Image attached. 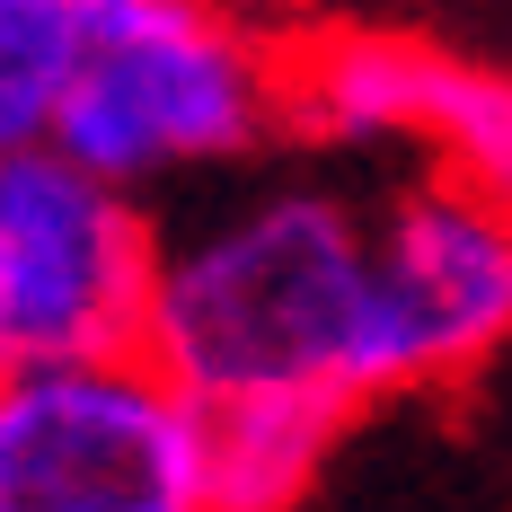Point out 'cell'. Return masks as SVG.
<instances>
[{
    "mask_svg": "<svg viewBox=\"0 0 512 512\" xmlns=\"http://www.w3.org/2000/svg\"><path fill=\"white\" fill-rule=\"evenodd\" d=\"M151 362L195 398H380V248L327 195H265L159 265Z\"/></svg>",
    "mask_w": 512,
    "mask_h": 512,
    "instance_id": "obj_1",
    "label": "cell"
},
{
    "mask_svg": "<svg viewBox=\"0 0 512 512\" xmlns=\"http://www.w3.org/2000/svg\"><path fill=\"white\" fill-rule=\"evenodd\" d=\"M80 18L89 62L62 89L45 142L115 186L248 151L265 106H283V80H265V62L195 0H80Z\"/></svg>",
    "mask_w": 512,
    "mask_h": 512,
    "instance_id": "obj_2",
    "label": "cell"
},
{
    "mask_svg": "<svg viewBox=\"0 0 512 512\" xmlns=\"http://www.w3.org/2000/svg\"><path fill=\"white\" fill-rule=\"evenodd\" d=\"M0 512H212L204 398L151 354L9 371Z\"/></svg>",
    "mask_w": 512,
    "mask_h": 512,
    "instance_id": "obj_3",
    "label": "cell"
},
{
    "mask_svg": "<svg viewBox=\"0 0 512 512\" xmlns=\"http://www.w3.org/2000/svg\"><path fill=\"white\" fill-rule=\"evenodd\" d=\"M159 265L124 186L80 168L53 142H18L0 159V354L36 362H106L151 354Z\"/></svg>",
    "mask_w": 512,
    "mask_h": 512,
    "instance_id": "obj_4",
    "label": "cell"
},
{
    "mask_svg": "<svg viewBox=\"0 0 512 512\" xmlns=\"http://www.w3.org/2000/svg\"><path fill=\"white\" fill-rule=\"evenodd\" d=\"M512 336V204L442 177L380 221V389L468 371Z\"/></svg>",
    "mask_w": 512,
    "mask_h": 512,
    "instance_id": "obj_5",
    "label": "cell"
},
{
    "mask_svg": "<svg viewBox=\"0 0 512 512\" xmlns=\"http://www.w3.org/2000/svg\"><path fill=\"white\" fill-rule=\"evenodd\" d=\"M345 389H239L204 398V477L212 512H301L309 477L345 433Z\"/></svg>",
    "mask_w": 512,
    "mask_h": 512,
    "instance_id": "obj_6",
    "label": "cell"
},
{
    "mask_svg": "<svg viewBox=\"0 0 512 512\" xmlns=\"http://www.w3.org/2000/svg\"><path fill=\"white\" fill-rule=\"evenodd\" d=\"M442 89V53L398 36H327L283 71V115L318 133H424Z\"/></svg>",
    "mask_w": 512,
    "mask_h": 512,
    "instance_id": "obj_7",
    "label": "cell"
},
{
    "mask_svg": "<svg viewBox=\"0 0 512 512\" xmlns=\"http://www.w3.org/2000/svg\"><path fill=\"white\" fill-rule=\"evenodd\" d=\"M89 62L80 0H0V142H45L62 89Z\"/></svg>",
    "mask_w": 512,
    "mask_h": 512,
    "instance_id": "obj_8",
    "label": "cell"
},
{
    "mask_svg": "<svg viewBox=\"0 0 512 512\" xmlns=\"http://www.w3.org/2000/svg\"><path fill=\"white\" fill-rule=\"evenodd\" d=\"M442 151H451V177L486 186L512 204V80L504 71H468V62H442V89H433V124H424Z\"/></svg>",
    "mask_w": 512,
    "mask_h": 512,
    "instance_id": "obj_9",
    "label": "cell"
}]
</instances>
